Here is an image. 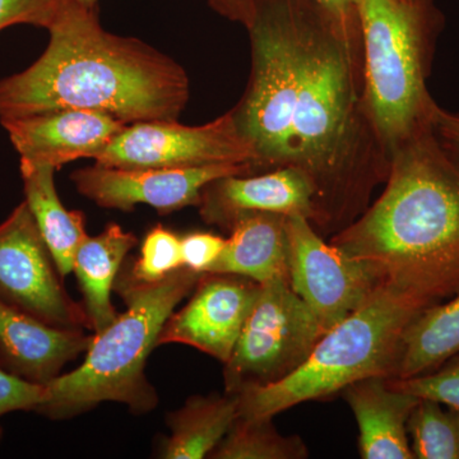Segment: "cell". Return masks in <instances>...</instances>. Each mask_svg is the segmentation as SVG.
I'll use <instances>...</instances> for the list:
<instances>
[{
	"label": "cell",
	"instance_id": "obj_24",
	"mask_svg": "<svg viewBox=\"0 0 459 459\" xmlns=\"http://www.w3.org/2000/svg\"><path fill=\"white\" fill-rule=\"evenodd\" d=\"M181 267V238L165 226L157 225L147 232L140 256L126 271L140 282L153 283L165 280Z\"/></svg>",
	"mask_w": 459,
	"mask_h": 459
},
{
	"label": "cell",
	"instance_id": "obj_20",
	"mask_svg": "<svg viewBox=\"0 0 459 459\" xmlns=\"http://www.w3.org/2000/svg\"><path fill=\"white\" fill-rule=\"evenodd\" d=\"M238 395L228 392L190 397L166 418L170 435L161 444L160 458L210 457L238 419Z\"/></svg>",
	"mask_w": 459,
	"mask_h": 459
},
{
	"label": "cell",
	"instance_id": "obj_19",
	"mask_svg": "<svg viewBox=\"0 0 459 459\" xmlns=\"http://www.w3.org/2000/svg\"><path fill=\"white\" fill-rule=\"evenodd\" d=\"M25 202L49 249L57 272L65 277L74 272L75 253L89 237L81 211H68L60 201L54 181L56 169L20 162Z\"/></svg>",
	"mask_w": 459,
	"mask_h": 459
},
{
	"label": "cell",
	"instance_id": "obj_22",
	"mask_svg": "<svg viewBox=\"0 0 459 459\" xmlns=\"http://www.w3.org/2000/svg\"><path fill=\"white\" fill-rule=\"evenodd\" d=\"M309 449L299 435H283L272 418H241L211 453L212 459H305Z\"/></svg>",
	"mask_w": 459,
	"mask_h": 459
},
{
	"label": "cell",
	"instance_id": "obj_34",
	"mask_svg": "<svg viewBox=\"0 0 459 459\" xmlns=\"http://www.w3.org/2000/svg\"><path fill=\"white\" fill-rule=\"evenodd\" d=\"M410 2H421V0H410Z\"/></svg>",
	"mask_w": 459,
	"mask_h": 459
},
{
	"label": "cell",
	"instance_id": "obj_14",
	"mask_svg": "<svg viewBox=\"0 0 459 459\" xmlns=\"http://www.w3.org/2000/svg\"><path fill=\"white\" fill-rule=\"evenodd\" d=\"M202 220L225 230L241 214L263 212L316 220V189L298 169L231 175L208 184L198 205Z\"/></svg>",
	"mask_w": 459,
	"mask_h": 459
},
{
	"label": "cell",
	"instance_id": "obj_3",
	"mask_svg": "<svg viewBox=\"0 0 459 459\" xmlns=\"http://www.w3.org/2000/svg\"><path fill=\"white\" fill-rule=\"evenodd\" d=\"M329 243L424 307L458 294L459 160L433 123L392 150L379 197Z\"/></svg>",
	"mask_w": 459,
	"mask_h": 459
},
{
	"label": "cell",
	"instance_id": "obj_30",
	"mask_svg": "<svg viewBox=\"0 0 459 459\" xmlns=\"http://www.w3.org/2000/svg\"><path fill=\"white\" fill-rule=\"evenodd\" d=\"M207 2L217 13L244 27L249 25L255 16L256 0H207Z\"/></svg>",
	"mask_w": 459,
	"mask_h": 459
},
{
	"label": "cell",
	"instance_id": "obj_13",
	"mask_svg": "<svg viewBox=\"0 0 459 459\" xmlns=\"http://www.w3.org/2000/svg\"><path fill=\"white\" fill-rule=\"evenodd\" d=\"M20 162L60 169L78 159H93L128 124L93 110L51 111L0 119Z\"/></svg>",
	"mask_w": 459,
	"mask_h": 459
},
{
	"label": "cell",
	"instance_id": "obj_9",
	"mask_svg": "<svg viewBox=\"0 0 459 459\" xmlns=\"http://www.w3.org/2000/svg\"><path fill=\"white\" fill-rule=\"evenodd\" d=\"M26 202L0 223V300L56 327L90 329L72 300Z\"/></svg>",
	"mask_w": 459,
	"mask_h": 459
},
{
	"label": "cell",
	"instance_id": "obj_26",
	"mask_svg": "<svg viewBox=\"0 0 459 459\" xmlns=\"http://www.w3.org/2000/svg\"><path fill=\"white\" fill-rule=\"evenodd\" d=\"M45 398V385L9 373L0 365V418L16 411H33Z\"/></svg>",
	"mask_w": 459,
	"mask_h": 459
},
{
	"label": "cell",
	"instance_id": "obj_5",
	"mask_svg": "<svg viewBox=\"0 0 459 459\" xmlns=\"http://www.w3.org/2000/svg\"><path fill=\"white\" fill-rule=\"evenodd\" d=\"M425 309L412 296L379 283L355 312L323 334L298 370L241 391L238 416L273 419L304 402L327 400L364 377H394L404 329Z\"/></svg>",
	"mask_w": 459,
	"mask_h": 459
},
{
	"label": "cell",
	"instance_id": "obj_33",
	"mask_svg": "<svg viewBox=\"0 0 459 459\" xmlns=\"http://www.w3.org/2000/svg\"><path fill=\"white\" fill-rule=\"evenodd\" d=\"M2 437H3V430H2V428H0V440H2Z\"/></svg>",
	"mask_w": 459,
	"mask_h": 459
},
{
	"label": "cell",
	"instance_id": "obj_15",
	"mask_svg": "<svg viewBox=\"0 0 459 459\" xmlns=\"http://www.w3.org/2000/svg\"><path fill=\"white\" fill-rule=\"evenodd\" d=\"M93 333L63 328L0 300V365L14 376L48 385L63 368L86 353Z\"/></svg>",
	"mask_w": 459,
	"mask_h": 459
},
{
	"label": "cell",
	"instance_id": "obj_11",
	"mask_svg": "<svg viewBox=\"0 0 459 459\" xmlns=\"http://www.w3.org/2000/svg\"><path fill=\"white\" fill-rule=\"evenodd\" d=\"M231 175H252L249 164L193 169H119L95 164L72 174L75 188L99 207L132 211L137 204L161 214L201 204L208 184Z\"/></svg>",
	"mask_w": 459,
	"mask_h": 459
},
{
	"label": "cell",
	"instance_id": "obj_7",
	"mask_svg": "<svg viewBox=\"0 0 459 459\" xmlns=\"http://www.w3.org/2000/svg\"><path fill=\"white\" fill-rule=\"evenodd\" d=\"M325 333L287 279L259 283L231 358L223 364L225 392L279 382L307 361Z\"/></svg>",
	"mask_w": 459,
	"mask_h": 459
},
{
	"label": "cell",
	"instance_id": "obj_4",
	"mask_svg": "<svg viewBox=\"0 0 459 459\" xmlns=\"http://www.w3.org/2000/svg\"><path fill=\"white\" fill-rule=\"evenodd\" d=\"M202 274L181 267L165 280L144 283L120 271L114 290L126 303V312L93 333L77 369L45 385V398L36 413L71 419L104 402L126 404L134 415L155 410L159 395L146 377L148 356L159 346L166 320L192 294Z\"/></svg>",
	"mask_w": 459,
	"mask_h": 459
},
{
	"label": "cell",
	"instance_id": "obj_32",
	"mask_svg": "<svg viewBox=\"0 0 459 459\" xmlns=\"http://www.w3.org/2000/svg\"><path fill=\"white\" fill-rule=\"evenodd\" d=\"M77 2L82 4L83 7L96 9V4H98L99 0H77Z\"/></svg>",
	"mask_w": 459,
	"mask_h": 459
},
{
	"label": "cell",
	"instance_id": "obj_25",
	"mask_svg": "<svg viewBox=\"0 0 459 459\" xmlns=\"http://www.w3.org/2000/svg\"><path fill=\"white\" fill-rule=\"evenodd\" d=\"M388 382L402 392L459 411V353L431 373L407 379L388 377Z\"/></svg>",
	"mask_w": 459,
	"mask_h": 459
},
{
	"label": "cell",
	"instance_id": "obj_31",
	"mask_svg": "<svg viewBox=\"0 0 459 459\" xmlns=\"http://www.w3.org/2000/svg\"><path fill=\"white\" fill-rule=\"evenodd\" d=\"M334 20L347 27L359 26L355 0H316Z\"/></svg>",
	"mask_w": 459,
	"mask_h": 459
},
{
	"label": "cell",
	"instance_id": "obj_18",
	"mask_svg": "<svg viewBox=\"0 0 459 459\" xmlns=\"http://www.w3.org/2000/svg\"><path fill=\"white\" fill-rule=\"evenodd\" d=\"M137 241L133 232L108 223L101 234L84 238L75 253L74 272L92 333L104 331L119 316L111 301V292L126 255Z\"/></svg>",
	"mask_w": 459,
	"mask_h": 459
},
{
	"label": "cell",
	"instance_id": "obj_21",
	"mask_svg": "<svg viewBox=\"0 0 459 459\" xmlns=\"http://www.w3.org/2000/svg\"><path fill=\"white\" fill-rule=\"evenodd\" d=\"M459 353V292L422 310L404 329L394 379L424 376Z\"/></svg>",
	"mask_w": 459,
	"mask_h": 459
},
{
	"label": "cell",
	"instance_id": "obj_28",
	"mask_svg": "<svg viewBox=\"0 0 459 459\" xmlns=\"http://www.w3.org/2000/svg\"><path fill=\"white\" fill-rule=\"evenodd\" d=\"M226 238L211 232H190L181 238V255L184 267L207 273L221 255Z\"/></svg>",
	"mask_w": 459,
	"mask_h": 459
},
{
	"label": "cell",
	"instance_id": "obj_8",
	"mask_svg": "<svg viewBox=\"0 0 459 459\" xmlns=\"http://www.w3.org/2000/svg\"><path fill=\"white\" fill-rule=\"evenodd\" d=\"M253 152L231 111L199 126L177 120L128 124L95 159L119 169H193L252 164ZM252 168V165H250Z\"/></svg>",
	"mask_w": 459,
	"mask_h": 459
},
{
	"label": "cell",
	"instance_id": "obj_10",
	"mask_svg": "<svg viewBox=\"0 0 459 459\" xmlns=\"http://www.w3.org/2000/svg\"><path fill=\"white\" fill-rule=\"evenodd\" d=\"M286 232L290 286L327 332L355 312L379 282L364 264L327 243L305 217H286Z\"/></svg>",
	"mask_w": 459,
	"mask_h": 459
},
{
	"label": "cell",
	"instance_id": "obj_1",
	"mask_svg": "<svg viewBox=\"0 0 459 459\" xmlns=\"http://www.w3.org/2000/svg\"><path fill=\"white\" fill-rule=\"evenodd\" d=\"M246 29L252 71L231 113L252 174L303 171L316 189L313 226L332 237L369 207L391 164L365 104L360 27L316 0H256Z\"/></svg>",
	"mask_w": 459,
	"mask_h": 459
},
{
	"label": "cell",
	"instance_id": "obj_29",
	"mask_svg": "<svg viewBox=\"0 0 459 459\" xmlns=\"http://www.w3.org/2000/svg\"><path fill=\"white\" fill-rule=\"evenodd\" d=\"M433 126L444 146L459 160V114L448 113L437 105L433 115Z\"/></svg>",
	"mask_w": 459,
	"mask_h": 459
},
{
	"label": "cell",
	"instance_id": "obj_16",
	"mask_svg": "<svg viewBox=\"0 0 459 459\" xmlns=\"http://www.w3.org/2000/svg\"><path fill=\"white\" fill-rule=\"evenodd\" d=\"M341 394L358 424L362 459H415L407 425L420 398L394 388L385 377H364Z\"/></svg>",
	"mask_w": 459,
	"mask_h": 459
},
{
	"label": "cell",
	"instance_id": "obj_27",
	"mask_svg": "<svg viewBox=\"0 0 459 459\" xmlns=\"http://www.w3.org/2000/svg\"><path fill=\"white\" fill-rule=\"evenodd\" d=\"M59 0H0V31L13 25L47 29Z\"/></svg>",
	"mask_w": 459,
	"mask_h": 459
},
{
	"label": "cell",
	"instance_id": "obj_2",
	"mask_svg": "<svg viewBox=\"0 0 459 459\" xmlns=\"http://www.w3.org/2000/svg\"><path fill=\"white\" fill-rule=\"evenodd\" d=\"M42 56L0 80V119L93 110L126 124L177 120L189 99L183 66L137 39L108 32L96 9L59 0Z\"/></svg>",
	"mask_w": 459,
	"mask_h": 459
},
{
	"label": "cell",
	"instance_id": "obj_12",
	"mask_svg": "<svg viewBox=\"0 0 459 459\" xmlns=\"http://www.w3.org/2000/svg\"><path fill=\"white\" fill-rule=\"evenodd\" d=\"M258 286L255 281L235 274H202L188 303L166 320L157 344H186L226 364L255 303Z\"/></svg>",
	"mask_w": 459,
	"mask_h": 459
},
{
	"label": "cell",
	"instance_id": "obj_6",
	"mask_svg": "<svg viewBox=\"0 0 459 459\" xmlns=\"http://www.w3.org/2000/svg\"><path fill=\"white\" fill-rule=\"evenodd\" d=\"M364 57L365 104L392 150L433 123L427 87L431 48L442 25L433 0H355Z\"/></svg>",
	"mask_w": 459,
	"mask_h": 459
},
{
	"label": "cell",
	"instance_id": "obj_17",
	"mask_svg": "<svg viewBox=\"0 0 459 459\" xmlns=\"http://www.w3.org/2000/svg\"><path fill=\"white\" fill-rule=\"evenodd\" d=\"M229 231L221 255L208 271L210 273L235 274L256 283L289 280L285 216L241 214Z\"/></svg>",
	"mask_w": 459,
	"mask_h": 459
},
{
	"label": "cell",
	"instance_id": "obj_23",
	"mask_svg": "<svg viewBox=\"0 0 459 459\" xmlns=\"http://www.w3.org/2000/svg\"><path fill=\"white\" fill-rule=\"evenodd\" d=\"M407 429L413 457L459 459V411L420 398Z\"/></svg>",
	"mask_w": 459,
	"mask_h": 459
}]
</instances>
